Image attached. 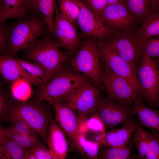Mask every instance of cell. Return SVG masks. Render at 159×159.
Returning a JSON list of instances; mask_svg holds the SVG:
<instances>
[{
	"instance_id": "1",
	"label": "cell",
	"mask_w": 159,
	"mask_h": 159,
	"mask_svg": "<svg viewBox=\"0 0 159 159\" xmlns=\"http://www.w3.org/2000/svg\"><path fill=\"white\" fill-rule=\"evenodd\" d=\"M41 16L34 14L10 26L7 55L13 57L22 50L31 48L41 36L49 32Z\"/></svg>"
},
{
	"instance_id": "2",
	"label": "cell",
	"mask_w": 159,
	"mask_h": 159,
	"mask_svg": "<svg viewBox=\"0 0 159 159\" xmlns=\"http://www.w3.org/2000/svg\"><path fill=\"white\" fill-rule=\"evenodd\" d=\"M60 48L57 40L48 32L26 50V55L51 78L70 58V54Z\"/></svg>"
},
{
	"instance_id": "3",
	"label": "cell",
	"mask_w": 159,
	"mask_h": 159,
	"mask_svg": "<svg viewBox=\"0 0 159 159\" xmlns=\"http://www.w3.org/2000/svg\"><path fill=\"white\" fill-rule=\"evenodd\" d=\"M64 64L47 83L39 87L36 96L38 101L45 100L50 104L62 102L76 87L89 80L85 75L64 67Z\"/></svg>"
},
{
	"instance_id": "4",
	"label": "cell",
	"mask_w": 159,
	"mask_h": 159,
	"mask_svg": "<svg viewBox=\"0 0 159 159\" xmlns=\"http://www.w3.org/2000/svg\"><path fill=\"white\" fill-rule=\"evenodd\" d=\"M11 118L24 121L46 142L52 119L43 106L25 102H15L9 105L7 118Z\"/></svg>"
},
{
	"instance_id": "5",
	"label": "cell",
	"mask_w": 159,
	"mask_h": 159,
	"mask_svg": "<svg viewBox=\"0 0 159 159\" xmlns=\"http://www.w3.org/2000/svg\"><path fill=\"white\" fill-rule=\"evenodd\" d=\"M100 58L96 39L88 37L82 41L77 55L70 63L74 71L83 73L94 82L99 89L102 90Z\"/></svg>"
},
{
	"instance_id": "6",
	"label": "cell",
	"mask_w": 159,
	"mask_h": 159,
	"mask_svg": "<svg viewBox=\"0 0 159 159\" xmlns=\"http://www.w3.org/2000/svg\"><path fill=\"white\" fill-rule=\"evenodd\" d=\"M100 96L99 89L88 80L76 87L62 102L77 112L80 126L97 111Z\"/></svg>"
},
{
	"instance_id": "7",
	"label": "cell",
	"mask_w": 159,
	"mask_h": 159,
	"mask_svg": "<svg viewBox=\"0 0 159 159\" xmlns=\"http://www.w3.org/2000/svg\"><path fill=\"white\" fill-rule=\"evenodd\" d=\"M100 75L103 89L110 100L128 106L142 97L126 80L114 73L104 62L101 65Z\"/></svg>"
},
{
	"instance_id": "8",
	"label": "cell",
	"mask_w": 159,
	"mask_h": 159,
	"mask_svg": "<svg viewBox=\"0 0 159 159\" xmlns=\"http://www.w3.org/2000/svg\"><path fill=\"white\" fill-rule=\"evenodd\" d=\"M136 28L116 33L104 40L119 56L130 64L136 71L144 54L142 46L138 43L135 36Z\"/></svg>"
},
{
	"instance_id": "9",
	"label": "cell",
	"mask_w": 159,
	"mask_h": 159,
	"mask_svg": "<svg viewBox=\"0 0 159 159\" xmlns=\"http://www.w3.org/2000/svg\"><path fill=\"white\" fill-rule=\"evenodd\" d=\"M100 58L115 74L126 80L143 97V91L137 77L136 71L128 62L119 56L103 40H96Z\"/></svg>"
},
{
	"instance_id": "10",
	"label": "cell",
	"mask_w": 159,
	"mask_h": 159,
	"mask_svg": "<svg viewBox=\"0 0 159 159\" xmlns=\"http://www.w3.org/2000/svg\"><path fill=\"white\" fill-rule=\"evenodd\" d=\"M136 74L143 91V97L150 107L159 105V71L157 63L145 55L136 71Z\"/></svg>"
},
{
	"instance_id": "11",
	"label": "cell",
	"mask_w": 159,
	"mask_h": 159,
	"mask_svg": "<svg viewBox=\"0 0 159 159\" xmlns=\"http://www.w3.org/2000/svg\"><path fill=\"white\" fill-rule=\"evenodd\" d=\"M55 11L56 16L51 34L66 52L70 55L77 53L82 39L74 23L69 22L62 15L56 3Z\"/></svg>"
},
{
	"instance_id": "12",
	"label": "cell",
	"mask_w": 159,
	"mask_h": 159,
	"mask_svg": "<svg viewBox=\"0 0 159 159\" xmlns=\"http://www.w3.org/2000/svg\"><path fill=\"white\" fill-rule=\"evenodd\" d=\"M80 8V13L76 21L81 29V38H93L96 40H104L116 33L105 26L100 18L93 14L84 1L73 0Z\"/></svg>"
},
{
	"instance_id": "13",
	"label": "cell",
	"mask_w": 159,
	"mask_h": 159,
	"mask_svg": "<svg viewBox=\"0 0 159 159\" xmlns=\"http://www.w3.org/2000/svg\"><path fill=\"white\" fill-rule=\"evenodd\" d=\"M96 110L106 129L112 128L133 120L132 107L116 104L107 97L100 96Z\"/></svg>"
},
{
	"instance_id": "14",
	"label": "cell",
	"mask_w": 159,
	"mask_h": 159,
	"mask_svg": "<svg viewBox=\"0 0 159 159\" xmlns=\"http://www.w3.org/2000/svg\"><path fill=\"white\" fill-rule=\"evenodd\" d=\"M99 18L115 33L134 29L137 24L127 9L125 0L123 3L107 7Z\"/></svg>"
},
{
	"instance_id": "15",
	"label": "cell",
	"mask_w": 159,
	"mask_h": 159,
	"mask_svg": "<svg viewBox=\"0 0 159 159\" xmlns=\"http://www.w3.org/2000/svg\"><path fill=\"white\" fill-rule=\"evenodd\" d=\"M139 123L134 120L124 124L118 128L114 129L99 137L97 140L101 148H121L126 147L131 140Z\"/></svg>"
},
{
	"instance_id": "16",
	"label": "cell",
	"mask_w": 159,
	"mask_h": 159,
	"mask_svg": "<svg viewBox=\"0 0 159 159\" xmlns=\"http://www.w3.org/2000/svg\"><path fill=\"white\" fill-rule=\"evenodd\" d=\"M55 112V121L68 137L70 143L77 132L80 126L76 111L63 102L50 104Z\"/></svg>"
},
{
	"instance_id": "17",
	"label": "cell",
	"mask_w": 159,
	"mask_h": 159,
	"mask_svg": "<svg viewBox=\"0 0 159 159\" xmlns=\"http://www.w3.org/2000/svg\"><path fill=\"white\" fill-rule=\"evenodd\" d=\"M65 135L56 122L52 120L46 143L55 159H66L69 148Z\"/></svg>"
},
{
	"instance_id": "18",
	"label": "cell",
	"mask_w": 159,
	"mask_h": 159,
	"mask_svg": "<svg viewBox=\"0 0 159 159\" xmlns=\"http://www.w3.org/2000/svg\"><path fill=\"white\" fill-rule=\"evenodd\" d=\"M0 74L9 82L12 83L19 79L22 78L30 84L38 86L15 59L7 54L0 56Z\"/></svg>"
},
{
	"instance_id": "19",
	"label": "cell",
	"mask_w": 159,
	"mask_h": 159,
	"mask_svg": "<svg viewBox=\"0 0 159 159\" xmlns=\"http://www.w3.org/2000/svg\"><path fill=\"white\" fill-rule=\"evenodd\" d=\"M28 10L29 0H4L0 11V26L5 24L9 19H24Z\"/></svg>"
},
{
	"instance_id": "20",
	"label": "cell",
	"mask_w": 159,
	"mask_h": 159,
	"mask_svg": "<svg viewBox=\"0 0 159 159\" xmlns=\"http://www.w3.org/2000/svg\"><path fill=\"white\" fill-rule=\"evenodd\" d=\"M132 107V112L138 117L140 125L148 127L151 131L159 130V111L146 106L141 99H138L134 102Z\"/></svg>"
},
{
	"instance_id": "21",
	"label": "cell",
	"mask_w": 159,
	"mask_h": 159,
	"mask_svg": "<svg viewBox=\"0 0 159 159\" xmlns=\"http://www.w3.org/2000/svg\"><path fill=\"white\" fill-rule=\"evenodd\" d=\"M146 131L139 123L131 139L138 154L131 156V159H159V155L154 152L148 142Z\"/></svg>"
},
{
	"instance_id": "22",
	"label": "cell",
	"mask_w": 159,
	"mask_h": 159,
	"mask_svg": "<svg viewBox=\"0 0 159 159\" xmlns=\"http://www.w3.org/2000/svg\"><path fill=\"white\" fill-rule=\"evenodd\" d=\"M70 143L84 159H98L100 143L89 139L83 133L78 131Z\"/></svg>"
},
{
	"instance_id": "23",
	"label": "cell",
	"mask_w": 159,
	"mask_h": 159,
	"mask_svg": "<svg viewBox=\"0 0 159 159\" xmlns=\"http://www.w3.org/2000/svg\"><path fill=\"white\" fill-rule=\"evenodd\" d=\"M29 10L39 14L45 22L48 31L51 33L53 26V15L55 1L53 0H29Z\"/></svg>"
},
{
	"instance_id": "24",
	"label": "cell",
	"mask_w": 159,
	"mask_h": 159,
	"mask_svg": "<svg viewBox=\"0 0 159 159\" xmlns=\"http://www.w3.org/2000/svg\"><path fill=\"white\" fill-rule=\"evenodd\" d=\"M102 120L96 111L80 126L78 131L85 134L88 139L96 141L106 132Z\"/></svg>"
},
{
	"instance_id": "25",
	"label": "cell",
	"mask_w": 159,
	"mask_h": 159,
	"mask_svg": "<svg viewBox=\"0 0 159 159\" xmlns=\"http://www.w3.org/2000/svg\"><path fill=\"white\" fill-rule=\"evenodd\" d=\"M138 29L135 36V41L142 46L143 42L151 37H159V12L153 14Z\"/></svg>"
},
{
	"instance_id": "26",
	"label": "cell",
	"mask_w": 159,
	"mask_h": 159,
	"mask_svg": "<svg viewBox=\"0 0 159 159\" xmlns=\"http://www.w3.org/2000/svg\"><path fill=\"white\" fill-rule=\"evenodd\" d=\"M126 8L137 24L143 23L153 13L149 0H125Z\"/></svg>"
},
{
	"instance_id": "27",
	"label": "cell",
	"mask_w": 159,
	"mask_h": 159,
	"mask_svg": "<svg viewBox=\"0 0 159 159\" xmlns=\"http://www.w3.org/2000/svg\"><path fill=\"white\" fill-rule=\"evenodd\" d=\"M21 67L30 75L39 87L47 83L51 79L40 66L18 58H15Z\"/></svg>"
},
{
	"instance_id": "28",
	"label": "cell",
	"mask_w": 159,
	"mask_h": 159,
	"mask_svg": "<svg viewBox=\"0 0 159 159\" xmlns=\"http://www.w3.org/2000/svg\"><path fill=\"white\" fill-rule=\"evenodd\" d=\"M27 150L7 138L0 145V159H23Z\"/></svg>"
},
{
	"instance_id": "29",
	"label": "cell",
	"mask_w": 159,
	"mask_h": 159,
	"mask_svg": "<svg viewBox=\"0 0 159 159\" xmlns=\"http://www.w3.org/2000/svg\"><path fill=\"white\" fill-rule=\"evenodd\" d=\"M3 129L7 138L26 149L29 150L35 146L42 145L39 139L20 133L10 127L3 128Z\"/></svg>"
},
{
	"instance_id": "30",
	"label": "cell",
	"mask_w": 159,
	"mask_h": 159,
	"mask_svg": "<svg viewBox=\"0 0 159 159\" xmlns=\"http://www.w3.org/2000/svg\"><path fill=\"white\" fill-rule=\"evenodd\" d=\"M132 145L131 140L127 145L123 148L101 147L98 152V159H131Z\"/></svg>"
},
{
	"instance_id": "31",
	"label": "cell",
	"mask_w": 159,
	"mask_h": 159,
	"mask_svg": "<svg viewBox=\"0 0 159 159\" xmlns=\"http://www.w3.org/2000/svg\"><path fill=\"white\" fill-rule=\"evenodd\" d=\"M11 91L13 97L21 102H25L32 93L30 84L22 78L19 79L11 83Z\"/></svg>"
},
{
	"instance_id": "32",
	"label": "cell",
	"mask_w": 159,
	"mask_h": 159,
	"mask_svg": "<svg viewBox=\"0 0 159 159\" xmlns=\"http://www.w3.org/2000/svg\"><path fill=\"white\" fill-rule=\"evenodd\" d=\"M58 2L62 15L71 23L76 21L80 11L78 5L73 0H59Z\"/></svg>"
},
{
	"instance_id": "33",
	"label": "cell",
	"mask_w": 159,
	"mask_h": 159,
	"mask_svg": "<svg viewBox=\"0 0 159 159\" xmlns=\"http://www.w3.org/2000/svg\"><path fill=\"white\" fill-rule=\"evenodd\" d=\"M8 120L12 123L10 127L14 130L21 134L39 139L36 132L23 121L16 118Z\"/></svg>"
},
{
	"instance_id": "34",
	"label": "cell",
	"mask_w": 159,
	"mask_h": 159,
	"mask_svg": "<svg viewBox=\"0 0 159 159\" xmlns=\"http://www.w3.org/2000/svg\"><path fill=\"white\" fill-rule=\"evenodd\" d=\"M144 55L151 58L159 56V40L158 38L150 39L142 44Z\"/></svg>"
},
{
	"instance_id": "35",
	"label": "cell",
	"mask_w": 159,
	"mask_h": 159,
	"mask_svg": "<svg viewBox=\"0 0 159 159\" xmlns=\"http://www.w3.org/2000/svg\"><path fill=\"white\" fill-rule=\"evenodd\" d=\"M84 1L90 11L99 18L107 7V0H85Z\"/></svg>"
},
{
	"instance_id": "36",
	"label": "cell",
	"mask_w": 159,
	"mask_h": 159,
	"mask_svg": "<svg viewBox=\"0 0 159 159\" xmlns=\"http://www.w3.org/2000/svg\"><path fill=\"white\" fill-rule=\"evenodd\" d=\"M29 150L37 159H55L50 150L42 145Z\"/></svg>"
},
{
	"instance_id": "37",
	"label": "cell",
	"mask_w": 159,
	"mask_h": 159,
	"mask_svg": "<svg viewBox=\"0 0 159 159\" xmlns=\"http://www.w3.org/2000/svg\"><path fill=\"white\" fill-rule=\"evenodd\" d=\"M10 26L5 23L0 26V53L6 52Z\"/></svg>"
},
{
	"instance_id": "38",
	"label": "cell",
	"mask_w": 159,
	"mask_h": 159,
	"mask_svg": "<svg viewBox=\"0 0 159 159\" xmlns=\"http://www.w3.org/2000/svg\"><path fill=\"white\" fill-rule=\"evenodd\" d=\"M151 132H146L148 142L154 152L159 155V134L155 131Z\"/></svg>"
},
{
	"instance_id": "39",
	"label": "cell",
	"mask_w": 159,
	"mask_h": 159,
	"mask_svg": "<svg viewBox=\"0 0 159 159\" xmlns=\"http://www.w3.org/2000/svg\"><path fill=\"white\" fill-rule=\"evenodd\" d=\"M9 107L5 96L0 90V120L7 118Z\"/></svg>"
},
{
	"instance_id": "40",
	"label": "cell",
	"mask_w": 159,
	"mask_h": 159,
	"mask_svg": "<svg viewBox=\"0 0 159 159\" xmlns=\"http://www.w3.org/2000/svg\"><path fill=\"white\" fill-rule=\"evenodd\" d=\"M149 4L153 13L159 12V0H149Z\"/></svg>"
},
{
	"instance_id": "41",
	"label": "cell",
	"mask_w": 159,
	"mask_h": 159,
	"mask_svg": "<svg viewBox=\"0 0 159 159\" xmlns=\"http://www.w3.org/2000/svg\"><path fill=\"white\" fill-rule=\"evenodd\" d=\"M125 0H107V7L118 4L123 3Z\"/></svg>"
},
{
	"instance_id": "42",
	"label": "cell",
	"mask_w": 159,
	"mask_h": 159,
	"mask_svg": "<svg viewBox=\"0 0 159 159\" xmlns=\"http://www.w3.org/2000/svg\"><path fill=\"white\" fill-rule=\"evenodd\" d=\"M23 159H37L33 155L29 150H27L25 153Z\"/></svg>"
},
{
	"instance_id": "43",
	"label": "cell",
	"mask_w": 159,
	"mask_h": 159,
	"mask_svg": "<svg viewBox=\"0 0 159 159\" xmlns=\"http://www.w3.org/2000/svg\"><path fill=\"white\" fill-rule=\"evenodd\" d=\"M7 138L4 132L3 128L0 126V145Z\"/></svg>"
},
{
	"instance_id": "44",
	"label": "cell",
	"mask_w": 159,
	"mask_h": 159,
	"mask_svg": "<svg viewBox=\"0 0 159 159\" xmlns=\"http://www.w3.org/2000/svg\"><path fill=\"white\" fill-rule=\"evenodd\" d=\"M3 0H0V11H1L3 3Z\"/></svg>"
},
{
	"instance_id": "45",
	"label": "cell",
	"mask_w": 159,
	"mask_h": 159,
	"mask_svg": "<svg viewBox=\"0 0 159 159\" xmlns=\"http://www.w3.org/2000/svg\"><path fill=\"white\" fill-rule=\"evenodd\" d=\"M68 159H71V158H69Z\"/></svg>"
}]
</instances>
